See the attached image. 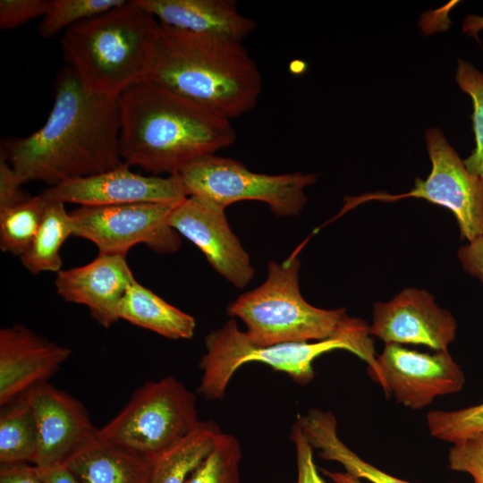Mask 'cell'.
Wrapping results in <instances>:
<instances>
[{"mask_svg": "<svg viewBox=\"0 0 483 483\" xmlns=\"http://www.w3.org/2000/svg\"><path fill=\"white\" fill-rule=\"evenodd\" d=\"M119 151L123 164L151 175L179 174L231 146V121L150 80L118 97Z\"/></svg>", "mask_w": 483, "mask_h": 483, "instance_id": "obj_2", "label": "cell"}, {"mask_svg": "<svg viewBox=\"0 0 483 483\" xmlns=\"http://www.w3.org/2000/svg\"><path fill=\"white\" fill-rule=\"evenodd\" d=\"M447 462L450 470L469 474L474 483H483V430L453 444Z\"/></svg>", "mask_w": 483, "mask_h": 483, "instance_id": "obj_30", "label": "cell"}, {"mask_svg": "<svg viewBox=\"0 0 483 483\" xmlns=\"http://www.w3.org/2000/svg\"><path fill=\"white\" fill-rule=\"evenodd\" d=\"M24 184L15 170L4 159H0V211L21 204L30 198L22 191Z\"/></svg>", "mask_w": 483, "mask_h": 483, "instance_id": "obj_33", "label": "cell"}, {"mask_svg": "<svg viewBox=\"0 0 483 483\" xmlns=\"http://www.w3.org/2000/svg\"><path fill=\"white\" fill-rule=\"evenodd\" d=\"M290 438L295 447L296 483H326L317 469L313 455L314 449L303 435L297 421L292 427Z\"/></svg>", "mask_w": 483, "mask_h": 483, "instance_id": "obj_32", "label": "cell"}, {"mask_svg": "<svg viewBox=\"0 0 483 483\" xmlns=\"http://www.w3.org/2000/svg\"><path fill=\"white\" fill-rule=\"evenodd\" d=\"M377 364V383L386 395L412 410L425 408L438 396L459 393L466 381L463 370L448 351L430 354L385 343Z\"/></svg>", "mask_w": 483, "mask_h": 483, "instance_id": "obj_11", "label": "cell"}, {"mask_svg": "<svg viewBox=\"0 0 483 483\" xmlns=\"http://www.w3.org/2000/svg\"><path fill=\"white\" fill-rule=\"evenodd\" d=\"M296 421L318 456L340 463L345 472L370 483H411L379 470L349 448L338 436L337 420L331 411L312 408Z\"/></svg>", "mask_w": 483, "mask_h": 483, "instance_id": "obj_20", "label": "cell"}, {"mask_svg": "<svg viewBox=\"0 0 483 483\" xmlns=\"http://www.w3.org/2000/svg\"><path fill=\"white\" fill-rule=\"evenodd\" d=\"M0 483H45L36 465L28 462L1 464Z\"/></svg>", "mask_w": 483, "mask_h": 483, "instance_id": "obj_35", "label": "cell"}, {"mask_svg": "<svg viewBox=\"0 0 483 483\" xmlns=\"http://www.w3.org/2000/svg\"><path fill=\"white\" fill-rule=\"evenodd\" d=\"M64 205L49 200L30 247L20 258L23 267L31 274L58 273L62 269L61 249L65 241L73 236L72 217Z\"/></svg>", "mask_w": 483, "mask_h": 483, "instance_id": "obj_23", "label": "cell"}, {"mask_svg": "<svg viewBox=\"0 0 483 483\" xmlns=\"http://www.w3.org/2000/svg\"><path fill=\"white\" fill-rule=\"evenodd\" d=\"M80 483H149L151 462L97 439L65 464Z\"/></svg>", "mask_w": 483, "mask_h": 483, "instance_id": "obj_19", "label": "cell"}, {"mask_svg": "<svg viewBox=\"0 0 483 483\" xmlns=\"http://www.w3.org/2000/svg\"><path fill=\"white\" fill-rule=\"evenodd\" d=\"M52 0H1L0 28L11 30L45 16Z\"/></svg>", "mask_w": 483, "mask_h": 483, "instance_id": "obj_31", "label": "cell"}, {"mask_svg": "<svg viewBox=\"0 0 483 483\" xmlns=\"http://www.w3.org/2000/svg\"><path fill=\"white\" fill-rule=\"evenodd\" d=\"M169 225L194 243L211 267L234 286L242 288L252 279L250 256L231 230L224 208L188 196L172 210Z\"/></svg>", "mask_w": 483, "mask_h": 483, "instance_id": "obj_15", "label": "cell"}, {"mask_svg": "<svg viewBox=\"0 0 483 483\" xmlns=\"http://www.w3.org/2000/svg\"><path fill=\"white\" fill-rule=\"evenodd\" d=\"M72 354L68 347L15 324L0 330V405L48 382Z\"/></svg>", "mask_w": 483, "mask_h": 483, "instance_id": "obj_16", "label": "cell"}, {"mask_svg": "<svg viewBox=\"0 0 483 483\" xmlns=\"http://www.w3.org/2000/svg\"><path fill=\"white\" fill-rule=\"evenodd\" d=\"M161 24L199 34L242 42L255 30L235 0H135Z\"/></svg>", "mask_w": 483, "mask_h": 483, "instance_id": "obj_18", "label": "cell"}, {"mask_svg": "<svg viewBox=\"0 0 483 483\" xmlns=\"http://www.w3.org/2000/svg\"><path fill=\"white\" fill-rule=\"evenodd\" d=\"M178 202L80 206L70 212L73 236L93 242L98 254L126 257L137 244L158 254L174 253L181 239L170 226L169 216Z\"/></svg>", "mask_w": 483, "mask_h": 483, "instance_id": "obj_9", "label": "cell"}, {"mask_svg": "<svg viewBox=\"0 0 483 483\" xmlns=\"http://www.w3.org/2000/svg\"><path fill=\"white\" fill-rule=\"evenodd\" d=\"M221 432L214 421L201 420L191 433L151 462L149 483H184Z\"/></svg>", "mask_w": 483, "mask_h": 483, "instance_id": "obj_22", "label": "cell"}, {"mask_svg": "<svg viewBox=\"0 0 483 483\" xmlns=\"http://www.w3.org/2000/svg\"><path fill=\"white\" fill-rule=\"evenodd\" d=\"M126 0H52L49 10L40 21L38 31L40 37L50 38L61 30L113 8L125 4Z\"/></svg>", "mask_w": 483, "mask_h": 483, "instance_id": "obj_27", "label": "cell"}, {"mask_svg": "<svg viewBox=\"0 0 483 483\" xmlns=\"http://www.w3.org/2000/svg\"><path fill=\"white\" fill-rule=\"evenodd\" d=\"M117 98L88 90L69 66L57 75L55 101L44 125L1 148V158L24 183L49 187L122 165Z\"/></svg>", "mask_w": 483, "mask_h": 483, "instance_id": "obj_1", "label": "cell"}, {"mask_svg": "<svg viewBox=\"0 0 483 483\" xmlns=\"http://www.w3.org/2000/svg\"><path fill=\"white\" fill-rule=\"evenodd\" d=\"M323 473L335 483H362L361 480L347 472L330 471L323 470Z\"/></svg>", "mask_w": 483, "mask_h": 483, "instance_id": "obj_38", "label": "cell"}, {"mask_svg": "<svg viewBox=\"0 0 483 483\" xmlns=\"http://www.w3.org/2000/svg\"><path fill=\"white\" fill-rule=\"evenodd\" d=\"M456 81L460 89L470 96L473 106L471 118L476 145L463 163L468 171L483 182V72L471 63L459 60Z\"/></svg>", "mask_w": 483, "mask_h": 483, "instance_id": "obj_28", "label": "cell"}, {"mask_svg": "<svg viewBox=\"0 0 483 483\" xmlns=\"http://www.w3.org/2000/svg\"><path fill=\"white\" fill-rule=\"evenodd\" d=\"M369 333L350 335L308 343H286L267 346L252 343L241 331L234 318L205 338L206 353L199 360L202 371L198 393L207 401H220L235 372L249 362H260L288 375L305 386L313 380L314 360L320 355L344 350L368 364L371 378L379 374L373 340Z\"/></svg>", "mask_w": 483, "mask_h": 483, "instance_id": "obj_6", "label": "cell"}, {"mask_svg": "<svg viewBox=\"0 0 483 483\" xmlns=\"http://www.w3.org/2000/svg\"><path fill=\"white\" fill-rule=\"evenodd\" d=\"M483 30V16L470 14L466 16L462 22V30L470 36L478 37L480 30Z\"/></svg>", "mask_w": 483, "mask_h": 483, "instance_id": "obj_37", "label": "cell"}, {"mask_svg": "<svg viewBox=\"0 0 483 483\" xmlns=\"http://www.w3.org/2000/svg\"><path fill=\"white\" fill-rule=\"evenodd\" d=\"M426 419L431 436L455 444L483 430V402L454 411H432Z\"/></svg>", "mask_w": 483, "mask_h": 483, "instance_id": "obj_29", "label": "cell"}, {"mask_svg": "<svg viewBox=\"0 0 483 483\" xmlns=\"http://www.w3.org/2000/svg\"><path fill=\"white\" fill-rule=\"evenodd\" d=\"M432 169L426 180L417 178L407 193L390 195L370 193L349 199L347 207L364 200H395L403 198L424 199L448 208L455 216L462 239L469 242L483 236V182L470 173L463 160L436 128L426 132Z\"/></svg>", "mask_w": 483, "mask_h": 483, "instance_id": "obj_10", "label": "cell"}, {"mask_svg": "<svg viewBox=\"0 0 483 483\" xmlns=\"http://www.w3.org/2000/svg\"><path fill=\"white\" fill-rule=\"evenodd\" d=\"M300 267L296 252L281 263L268 262L266 281L228 306V315L243 321L252 343L318 342L369 333L368 323L349 317L344 308L324 309L309 304L301 293Z\"/></svg>", "mask_w": 483, "mask_h": 483, "instance_id": "obj_5", "label": "cell"}, {"mask_svg": "<svg viewBox=\"0 0 483 483\" xmlns=\"http://www.w3.org/2000/svg\"><path fill=\"white\" fill-rule=\"evenodd\" d=\"M160 22L135 0L64 30L63 55L84 87L117 98L147 80L160 38Z\"/></svg>", "mask_w": 483, "mask_h": 483, "instance_id": "obj_4", "label": "cell"}, {"mask_svg": "<svg viewBox=\"0 0 483 483\" xmlns=\"http://www.w3.org/2000/svg\"><path fill=\"white\" fill-rule=\"evenodd\" d=\"M179 175L188 196L224 209L241 200L262 201L281 216L300 214L307 201L305 189L317 179L314 174L254 173L238 160L216 155L193 163Z\"/></svg>", "mask_w": 483, "mask_h": 483, "instance_id": "obj_8", "label": "cell"}, {"mask_svg": "<svg viewBox=\"0 0 483 483\" xmlns=\"http://www.w3.org/2000/svg\"><path fill=\"white\" fill-rule=\"evenodd\" d=\"M200 421L195 394L167 376L139 387L119 413L98 428L97 440L151 462Z\"/></svg>", "mask_w": 483, "mask_h": 483, "instance_id": "obj_7", "label": "cell"}, {"mask_svg": "<svg viewBox=\"0 0 483 483\" xmlns=\"http://www.w3.org/2000/svg\"><path fill=\"white\" fill-rule=\"evenodd\" d=\"M147 80L230 121L250 111L262 90L258 67L242 42L163 24Z\"/></svg>", "mask_w": 483, "mask_h": 483, "instance_id": "obj_3", "label": "cell"}, {"mask_svg": "<svg viewBox=\"0 0 483 483\" xmlns=\"http://www.w3.org/2000/svg\"><path fill=\"white\" fill-rule=\"evenodd\" d=\"M39 472L45 483H80L66 465L39 470Z\"/></svg>", "mask_w": 483, "mask_h": 483, "instance_id": "obj_36", "label": "cell"}, {"mask_svg": "<svg viewBox=\"0 0 483 483\" xmlns=\"http://www.w3.org/2000/svg\"><path fill=\"white\" fill-rule=\"evenodd\" d=\"M451 483H454V482H451Z\"/></svg>", "mask_w": 483, "mask_h": 483, "instance_id": "obj_39", "label": "cell"}, {"mask_svg": "<svg viewBox=\"0 0 483 483\" xmlns=\"http://www.w3.org/2000/svg\"><path fill=\"white\" fill-rule=\"evenodd\" d=\"M457 257L463 270L483 284V236L460 247Z\"/></svg>", "mask_w": 483, "mask_h": 483, "instance_id": "obj_34", "label": "cell"}, {"mask_svg": "<svg viewBox=\"0 0 483 483\" xmlns=\"http://www.w3.org/2000/svg\"><path fill=\"white\" fill-rule=\"evenodd\" d=\"M242 446L232 434L219 433L206 458L184 483H240Z\"/></svg>", "mask_w": 483, "mask_h": 483, "instance_id": "obj_26", "label": "cell"}, {"mask_svg": "<svg viewBox=\"0 0 483 483\" xmlns=\"http://www.w3.org/2000/svg\"><path fill=\"white\" fill-rule=\"evenodd\" d=\"M135 281L125 256L98 254L88 264L61 269L55 286L62 299L84 305L96 321L108 328L120 320V301Z\"/></svg>", "mask_w": 483, "mask_h": 483, "instance_id": "obj_17", "label": "cell"}, {"mask_svg": "<svg viewBox=\"0 0 483 483\" xmlns=\"http://www.w3.org/2000/svg\"><path fill=\"white\" fill-rule=\"evenodd\" d=\"M457 322L424 290L407 288L373 307L370 335L385 343L425 345L447 352L454 341Z\"/></svg>", "mask_w": 483, "mask_h": 483, "instance_id": "obj_14", "label": "cell"}, {"mask_svg": "<svg viewBox=\"0 0 483 483\" xmlns=\"http://www.w3.org/2000/svg\"><path fill=\"white\" fill-rule=\"evenodd\" d=\"M37 452L36 419L26 395L0 405V463L34 464Z\"/></svg>", "mask_w": 483, "mask_h": 483, "instance_id": "obj_24", "label": "cell"}, {"mask_svg": "<svg viewBox=\"0 0 483 483\" xmlns=\"http://www.w3.org/2000/svg\"><path fill=\"white\" fill-rule=\"evenodd\" d=\"M49 200L42 194L0 211V248L21 257L30 247Z\"/></svg>", "mask_w": 483, "mask_h": 483, "instance_id": "obj_25", "label": "cell"}, {"mask_svg": "<svg viewBox=\"0 0 483 483\" xmlns=\"http://www.w3.org/2000/svg\"><path fill=\"white\" fill-rule=\"evenodd\" d=\"M118 316L169 339H190L196 328L191 315L168 303L137 280L122 298Z\"/></svg>", "mask_w": 483, "mask_h": 483, "instance_id": "obj_21", "label": "cell"}, {"mask_svg": "<svg viewBox=\"0 0 483 483\" xmlns=\"http://www.w3.org/2000/svg\"><path fill=\"white\" fill-rule=\"evenodd\" d=\"M42 194L51 201L80 206L172 203L188 197L179 174L142 175L132 172L125 164L100 174L48 187Z\"/></svg>", "mask_w": 483, "mask_h": 483, "instance_id": "obj_13", "label": "cell"}, {"mask_svg": "<svg viewBox=\"0 0 483 483\" xmlns=\"http://www.w3.org/2000/svg\"><path fill=\"white\" fill-rule=\"evenodd\" d=\"M38 429V452L34 462L46 470L67 462L97 439L98 428L92 424L83 404L49 382L25 394Z\"/></svg>", "mask_w": 483, "mask_h": 483, "instance_id": "obj_12", "label": "cell"}]
</instances>
